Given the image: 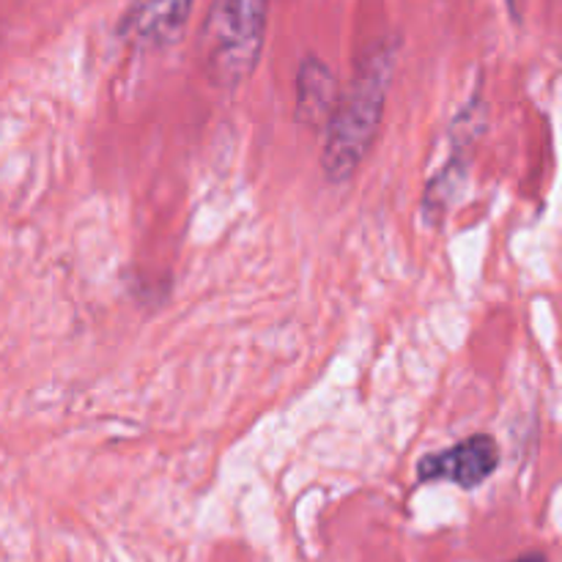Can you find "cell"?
Returning <instances> with one entry per match:
<instances>
[{
	"instance_id": "cell-3",
	"label": "cell",
	"mask_w": 562,
	"mask_h": 562,
	"mask_svg": "<svg viewBox=\"0 0 562 562\" xmlns=\"http://www.w3.org/2000/svg\"><path fill=\"white\" fill-rule=\"evenodd\" d=\"M499 448L488 434L461 439L453 448L428 453L417 464L420 483H453L459 488H477L497 472Z\"/></svg>"
},
{
	"instance_id": "cell-1",
	"label": "cell",
	"mask_w": 562,
	"mask_h": 562,
	"mask_svg": "<svg viewBox=\"0 0 562 562\" xmlns=\"http://www.w3.org/2000/svg\"><path fill=\"white\" fill-rule=\"evenodd\" d=\"M395 49L382 44L362 60L355 82L335 104L333 115L327 121V137H324L322 168L324 176L335 184L349 181L360 162L366 159L387 102L390 80H393Z\"/></svg>"
},
{
	"instance_id": "cell-2",
	"label": "cell",
	"mask_w": 562,
	"mask_h": 562,
	"mask_svg": "<svg viewBox=\"0 0 562 562\" xmlns=\"http://www.w3.org/2000/svg\"><path fill=\"white\" fill-rule=\"evenodd\" d=\"M267 31V0H214L203 22L201 47L217 86H239L258 66Z\"/></svg>"
},
{
	"instance_id": "cell-4",
	"label": "cell",
	"mask_w": 562,
	"mask_h": 562,
	"mask_svg": "<svg viewBox=\"0 0 562 562\" xmlns=\"http://www.w3.org/2000/svg\"><path fill=\"white\" fill-rule=\"evenodd\" d=\"M195 0H132L119 22V36L135 47H165L184 31Z\"/></svg>"
},
{
	"instance_id": "cell-6",
	"label": "cell",
	"mask_w": 562,
	"mask_h": 562,
	"mask_svg": "<svg viewBox=\"0 0 562 562\" xmlns=\"http://www.w3.org/2000/svg\"><path fill=\"white\" fill-rule=\"evenodd\" d=\"M514 562H549V560H547V554H543V552H532V554H525V558H519Z\"/></svg>"
},
{
	"instance_id": "cell-5",
	"label": "cell",
	"mask_w": 562,
	"mask_h": 562,
	"mask_svg": "<svg viewBox=\"0 0 562 562\" xmlns=\"http://www.w3.org/2000/svg\"><path fill=\"white\" fill-rule=\"evenodd\" d=\"M338 104V80L318 58H305L296 75V119L305 126L327 124Z\"/></svg>"
},
{
	"instance_id": "cell-7",
	"label": "cell",
	"mask_w": 562,
	"mask_h": 562,
	"mask_svg": "<svg viewBox=\"0 0 562 562\" xmlns=\"http://www.w3.org/2000/svg\"><path fill=\"white\" fill-rule=\"evenodd\" d=\"M510 5H514V14H519V0H510Z\"/></svg>"
}]
</instances>
